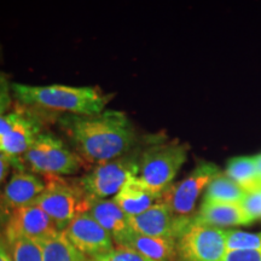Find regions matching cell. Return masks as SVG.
I'll list each match as a JSON object with an SVG mask.
<instances>
[{"instance_id": "ba28073f", "label": "cell", "mask_w": 261, "mask_h": 261, "mask_svg": "<svg viewBox=\"0 0 261 261\" xmlns=\"http://www.w3.org/2000/svg\"><path fill=\"white\" fill-rule=\"evenodd\" d=\"M226 248L225 230L191 224L177 240L179 261H223Z\"/></svg>"}, {"instance_id": "ffe728a7", "label": "cell", "mask_w": 261, "mask_h": 261, "mask_svg": "<svg viewBox=\"0 0 261 261\" xmlns=\"http://www.w3.org/2000/svg\"><path fill=\"white\" fill-rule=\"evenodd\" d=\"M39 242L42 248L44 261H91L90 257L85 256L67 240L63 232Z\"/></svg>"}, {"instance_id": "30bf717a", "label": "cell", "mask_w": 261, "mask_h": 261, "mask_svg": "<svg viewBox=\"0 0 261 261\" xmlns=\"http://www.w3.org/2000/svg\"><path fill=\"white\" fill-rule=\"evenodd\" d=\"M136 233L150 237L171 238L177 241L191 224V218H181L173 214L171 208L162 200L150 207L144 213L129 218Z\"/></svg>"}, {"instance_id": "4dcf8cb0", "label": "cell", "mask_w": 261, "mask_h": 261, "mask_svg": "<svg viewBox=\"0 0 261 261\" xmlns=\"http://www.w3.org/2000/svg\"><path fill=\"white\" fill-rule=\"evenodd\" d=\"M0 57H2V46H0Z\"/></svg>"}, {"instance_id": "f1b7e54d", "label": "cell", "mask_w": 261, "mask_h": 261, "mask_svg": "<svg viewBox=\"0 0 261 261\" xmlns=\"http://www.w3.org/2000/svg\"><path fill=\"white\" fill-rule=\"evenodd\" d=\"M0 261H12L6 240H0Z\"/></svg>"}, {"instance_id": "9c48e42d", "label": "cell", "mask_w": 261, "mask_h": 261, "mask_svg": "<svg viewBox=\"0 0 261 261\" xmlns=\"http://www.w3.org/2000/svg\"><path fill=\"white\" fill-rule=\"evenodd\" d=\"M219 173V168L214 163L201 161L184 180L171 185L163 192L161 200L177 217L191 218L190 214L195 210L201 192Z\"/></svg>"}, {"instance_id": "7c38bea8", "label": "cell", "mask_w": 261, "mask_h": 261, "mask_svg": "<svg viewBox=\"0 0 261 261\" xmlns=\"http://www.w3.org/2000/svg\"><path fill=\"white\" fill-rule=\"evenodd\" d=\"M56 225L51 218L35 203L18 208L10 214L4 236L6 241L15 238H29L42 241L57 234Z\"/></svg>"}, {"instance_id": "8fae6325", "label": "cell", "mask_w": 261, "mask_h": 261, "mask_svg": "<svg viewBox=\"0 0 261 261\" xmlns=\"http://www.w3.org/2000/svg\"><path fill=\"white\" fill-rule=\"evenodd\" d=\"M63 233L80 253L90 259L103 255L114 249L112 236L91 217L89 212L75 218Z\"/></svg>"}, {"instance_id": "83f0119b", "label": "cell", "mask_w": 261, "mask_h": 261, "mask_svg": "<svg viewBox=\"0 0 261 261\" xmlns=\"http://www.w3.org/2000/svg\"><path fill=\"white\" fill-rule=\"evenodd\" d=\"M11 161L4 155H0V184L8 177L10 168H11Z\"/></svg>"}, {"instance_id": "44dd1931", "label": "cell", "mask_w": 261, "mask_h": 261, "mask_svg": "<svg viewBox=\"0 0 261 261\" xmlns=\"http://www.w3.org/2000/svg\"><path fill=\"white\" fill-rule=\"evenodd\" d=\"M12 261H44L42 248L39 241L29 238H15L6 241Z\"/></svg>"}, {"instance_id": "3957f363", "label": "cell", "mask_w": 261, "mask_h": 261, "mask_svg": "<svg viewBox=\"0 0 261 261\" xmlns=\"http://www.w3.org/2000/svg\"><path fill=\"white\" fill-rule=\"evenodd\" d=\"M46 213L57 230L63 232L75 218L89 212V196L79 182L62 177L48 178L46 188L33 202Z\"/></svg>"}, {"instance_id": "6da1fadb", "label": "cell", "mask_w": 261, "mask_h": 261, "mask_svg": "<svg viewBox=\"0 0 261 261\" xmlns=\"http://www.w3.org/2000/svg\"><path fill=\"white\" fill-rule=\"evenodd\" d=\"M60 126L83 161L94 165L128 154L137 142L135 126L119 110L97 115H65Z\"/></svg>"}, {"instance_id": "f546056e", "label": "cell", "mask_w": 261, "mask_h": 261, "mask_svg": "<svg viewBox=\"0 0 261 261\" xmlns=\"http://www.w3.org/2000/svg\"><path fill=\"white\" fill-rule=\"evenodd\" d=\"M254 159H255L257 174H259V178H260V181H261V152H260V154H257L256 156H254Z\"/></svg>"}, {"instance_id": "4fadbf2b", "label": "cell", "mask_w": 261, "mask_h": 261, "mask_svg": "<svg viewBox=\"0 0 261 261\" xmlns=\"http://www.w3.org/2000/svg\"><path fill=\"white\" fill-rule=\"evenodd\" d=\"M89 213L100 226L106 228L119 247H126L136 233L128 215L123 213L113 200L90 198Z\"/></svg>"}, {"instance_id": "484cf974", "label": "cell", "mask_w": 261, "mask_h": 261, "mask_svg": "<svg viewBox=\"0 0 261 261\" xmlns=\"http://www.w3.org/2000/svg\"><path fill=\"white\" fill-rule=\"evenodd\" d=\"M223 261H261V249L227 250Z\"/></svg>"}, {"instance_id": "9a60e30c", "label": "cell", "mask_w": 261, "mask_h": 261, "mask_svg": "<svg viewBox=\"0 0 261 261\" xmlns=\"http://www.w3.org/2000/svg\"><path fill=\"white\" fill-rule=\"evenodd\" d=\"M195 224L212 227H230L252 224L254 219L241 204L202 202L200 211L192 217Z\"/></svg>"}, {"instance_id": "ac0fdd59", "label": "cell", "mask_w": 261, "mask_h": 261, "mask_svg": "<svg viewBox=\"0 0 261 261\" xmlns=\"http://www.w3.org/2000/svg\"><path fill=\"white\" fill-rule=\"evenodd\" d=\"M225 174L232 179L238 187L244 191L252 192L261 188V181L257 174L255 159L250 156H241V158L231 159L227 162Z\"/></svg>"}, {"instance_id": "52a82bcc", "label": "cell", "mask_w": 261, "mask_h": 261, "mask_svg": "<svg viewBox=\"0 0 261 261\" xmlns=\"http://www.w3.org/2000/svg\"><path fill=\"white\" fill-rule=\"evenodd\" d=\"M40 130V120L21 107L16 112L0 115V155L8 158L16 169L24 171L19 159L33 145Z\"/></svg>"}, {"instance_id": "cb8c5ba5", "label": "cell", "mask_w": 261, "mask_h": 261, "mask_svg": "<svg viewBox=\"0 0 261 261\" xmlns=\"http://www.w3.org/2000/svg\"><path fill=\"white\" fill-rule=\"evenodd\" d=\"M241 205L254 220L261 219V188L248 192Z\"/></svg>"}, {"instance_id": "5bb4252c", "label": "cell", "mask_w": 261, "mask_h": 261, "mask_svg": "<svg viewBox=\"0 0 261 261\" xmlns=\"http://www.w3.org/2000/svg\"><path fill=\"white\" fill-rule=\"evenodd\" d=\"M45 188L46 182L33 173L17 171L12 174L4 190L2 191L3 202L11 214L18 208L33 203L35 198L45 190Z\"/></svg>"}, {"instance_id": "7a4b0ae2", "label": "cell", "mask_w": 261, "mask_h": 261, "mask_svg": "<svg viewBox=\"0 0 261 261\" xmlns=\"http://www.w3.org/2000/svg\"><path fill=\"white\" fill-rule=\"evenodd\" d=\"M12 94L22 109L35 115L39 120L46 115H97L104 112V108L113 98L98 87L67 86L48 85L33 86L11 84Z\"/></svg>"}, {"instance_id": "7402d4cb", "label": "cell", "mask_w": 261, "mask_h": 261, "mask_svg": "<svg viewBox=\"0 0 261 261\" xmlns=\"http://www.w3.org/2000/svg\"><path fill=\"white\" fill-rule=\"evenodd\" d=\"M227 250L261 249V232H244L238 230H225Z\"/></svg>"}, {"instance_id": "d4e9b609", "label": "cell", "mask_w": 261, "mask_h": 261, "mask_svg": "<svg viewBox=\"0 0 261 261\" xmlns=\"http://www.w3.org/2000/svg\"><path fill=\"white\" fill-rule=\"evenodd\" d=\"M12 106V90L9 77L0 71V115H4Z\"/></svg>"}, {"instance_id": "603a6c76", "label": "cell", "mask_w": 261, "mask_h": 261, "mask_svg": "<svg viewBox=\"0 0 261 261\" xmlns=\"http://www.w3.org/2000/svg\"><path fill=\"white\" fill-rule=\"evenodd\" d=\"M91 261H155L126 247L114 248L112 252L93 257Z\"/></svg>"}, {"instance_id": "d6986e66", "label": "cell", "mask_w": 261, "mask_h": 261, "mask_svg": "<svg viewBox=\"0 0 261 261\" xmlns=\"http://www.w3.org/2000/svg\"><path fill=\"white\" fill-rule=\"evenodd\" d=\"M246 195L247 192L238 187L232 179L228 178L226 174L219 173L205 189L203 202L241 204Z\"/></svg>"}, {"instance_id": "5b68a950", "label": "cell", "mask_w": 261, "mask_h": 261, "mask_svg": "<svg viewBox=\"0 0 261 261\" xmlns=\"http://www.w3.org/2000/svg\"><path fill=\"white\" fill-rule=\"evenodd\" d=\"M24 167L46 178L75 174L83 166V160L57 137L40 133L33 145L22 156Z\"/></svg>"}, {"instance_id": "e0dca14e", "label": "cell", "mask_w": 261, "mask_h": 261, "mask_svg": "<svg viewBox=\"0 0 261 261\" xmlns=\"http://www.w3.org/2000/svg\"><path fill=\"white\" fill-rule=\"evenodd\" d=\"M126 248L136 250L137 253L155 261H174L177 259V241L171 238L135 233Z\"/></svg>"}, {"instance_id": "2e32d148", "label": "cell", "mask_w": 261, "mask_h": 261, "mask_svg": "<svg viewBox=\"0 0 261 261\" xmlns=\"http://www.w3.org/2000/svg\"><path fill=\"white\" fill-rule=\"evenodd\" d=\"M161 194L152 191L138 175H135L123 184L121 190L114 196L113 201L130 218L144 213L150 207L161 201Z\"/></svg>"}, {"instance_id": "277c9868", "label": "cell", "mask_w": 261, "mask_h": 261, "mask_svg": "<svg viewBox=\"0 0 261 261\" xmlns=\"http://www.w3.org/2000/svg\"><path fill=\"white\" fill-rule=\"evenodd\" d=\"M188 145L168 142L146 148L139 155V174L142 181L158 194H163L188 158Z\"/></svg>"}, {"instance_id": "8992f818", "label": "cell", "mask_w": 261, "mask_h": 261, "mask_svg": "<svg viewBox=\"0 0 261 261\" xmlns=\"http://www.w3.org/2000/svg\"><path fill=\"white\" fill-rule=\"evenodd\" d=\"M139 174V155L137 152L94 166L77 182L90 198L108 200L121 190L130 177Z\"/></svg>"}, {"instance_id": "4316f807", "label": "cell", "mask_w": 261, "mask_h": 261, "mask_svg": "<svg viewBox=\"0 0 261 261\" xmlns=\"http://www.w3.org/2000/svg\"><path fill=\"white\" fill-rule=\"evenodd\" d=\"M9 218H10V212L6 210L4 202H3V198H2V192H0V237H2L3 232L5 231Z\"/></svg>"}]
</instances>
